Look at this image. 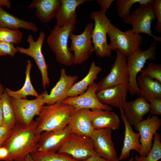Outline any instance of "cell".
<instances>
[{
	"mask_svg": "<svg viewBox=\"0 0 161 161\" xmlns=\"http://www.w3.org/2000/svg\"><path fill=\"white\" fill-rule=\"evenodd\" d=\"M36 129L34 120L27 126L17 122L3 145L8 151L4 161H25L28 154L38 150L41 134H36Z\"/></svg>",
	"mask_w": 161,
	"mask_h": 161,
	"instance_id": "6da1fadb",
	"label": "cell"
},
{
	"mask_svg": "<svg viewBox=\"0 0 161 161\" xmlns=\"http://www.w3.org/2000/svg\"><path fill=\"white\" fill-rule=\"evenodd\" d=\"M74 110L73 106L62 101L52 105L44 104L35 121L36 134L60 130L67 126Z\"/></svg>",
	"mask_w": 161,
	"mask_h": 161,
	"instance_id": "7a4b0ae2",
	"label": "cell"
},
{
	"mask_svg": "<svg viewBox=\"0 0 161 161\" xmlns=\"http://www.w3.org/2000/svg\"><path fill=\"white\" fill-rule=\"evenodd\" d=\"M75 25L69 23L61 27L56 25L47 38V43L55 54L56 60L65 66L73 64V54L69 51L67 45L71 34L75 29Z\"/></svg>",
	"mask_w": 161,
	"mask_h": 161,
	"instance_id": "3957f363",
	"label": "cell"
},
{
	"mask_svg": "<svg viewBox=\"0 0 161 161\" xmlns=\"http://www.w3.org/2000/svg\"><path fill=\"white\" fill-rule=\"evenodd\" d=\"M157 42L154 41L146 50L143 51L140 47L134 52L127 56L129 75L128 91L131 95L140 96L141 90L137 84V74L144 67L147 61L155 59Z\"/></svg>",
	"mask_w": 161,
	"mask_h": 161,
	"instance_id": "277c9868",
	"label": "cell"
},
{
	"mask_svg": "<svg viewBox=\"0 0 161 161\" xmlns=\"http://www.w3.org/2000/svg\"><path fill=\"white\" fill-rule=\"evenodd\" d=\"M107 35L112 50H117L126 56L134 52L142 43L143 38L140 34L131 30L122 31L111 23L108 27Z\"/></svg>",
	"mask_w": 161,
	"mask_h": 161,
	"instance_id": "5b68a950",
	"label": "cell"
},
{
	"mask_svg": "<svg viewBox=\"0 0 161 161\" xmlns=\"http://www.w3.org/2000/svg\"><path fill=\"white\" fill-rule=\"evenodd\" d=\"M90 17L95 21L92 34L94 52L99 57H109L112 50L107 43L106 36L110 20L106 14L100 10L92 11L90 14Z\"/></svg>",
	"mask_w": 161,
	"mask_h": 161,
	"instance_id": "8992f818",
	"label": "cell"
},
{
	"mask_svg": "<svg viewBox=\"0 0 161 161\" xmlns=\"http://www.w3.org/2000/svg\"><path fill=\"white\" fill-rule=\"evenodd\" d=\"M152 2L140 5L128 17L123 19V21L131 25V30L135 32L147 34L151 37L154 41L160 42L161 38L154 35L151 29L152 21L156 19Z\"/></svg>",
	"mask_w": 161,
	"mask_h": 161,
	"instance_id": "52a82bcc",
	"label": "cell"
},
{
	"mask_svg": "<svg viewBox=\"0 0 161 161\" xmlns=\"http://www.w3.org/2000/svg\"><path fill=\"white\" fill-rule=\"evenodd\" d=\"M44 91L33 100L10 97V101L17 122L24 126L30 125L35 116H38L44 102Z\"/></svg>",
	"mask_w": 161,
	"mask_h": 161,
	"instance_id": "ba28073f",
	"label": "cell"
},
{
	"mask_svg": "<svg viewBox=\"0 0 161 161\" xmlns=\"http://www.w3.org/2000/svg\"><path fill=\"white\" fill-rule=\"evenodd\" d=\"M94 25L92 22L87 24L83 32L80 34L72 33L69 38L71 45L70 52H74L73 64H80L89 58L94 52L92 40V34Z\"/></svg>",
	"mask_w": 161,
	"mask_h": 161,
	"instance_id": "9c48e42d",
	"label": "cell"
},
{
	"mask_svg": "<svg viewBox=\"0 0 161 161\" xmlns=\"http://www.w3.org/2000/svg\"><path fill=\"white\" fill-rule=\"evenodd\" d=\"M57 152L84 161L96 153L90 138L71 133Z\"/></svg>",
	"mask_w": 161,
	"mask_h": 161,
	"instance_id": "30bf717a",
	"label": "cell"
},
{
	"mask_svg": "<svg viewBox=\"0 0 161 161\" xmlns=\"http://www.w3.org/2000/svg\"><path fill=\"white\" fill-rule=\"evenodd\" d=\"M45 37V33L43 31H41L37 40L34 41L32 35L30 34L27 38V41L29 44L28 48L19 46L16 47L18 52L30 56L34 60L41 72L42 86L44 89L47 86H49L50 83L48 72V65L45 61L42 51Z\"/></svg>",
	"mask_w": 161,
	"mask_h": 161,
	"instance_id": "8fae6325",
	"label": "cell"
},
{
	"mask_svg": "<svg viewBox=\"0 0 161 161\" xmlns=\"http://www.w3.org/2000/svg\"><path fill=\"white\" fill-rule=\"evenodd\" d=\"M116 56L109 74L98 83L97 92L120 84H128L129 75L127 56L118 50Z\"/></svg>",
	"mask_w": 161,
	"mask_h": 161,
	"instance_id": "7c38bea8",
	"label": "cell"
},
{
	"mask_svg": "<svg viewBox=\"0 0 161 161\" xmlns=\"http://www.w3.org/2000/svg\"><path fill=\"white\" fill-rule=\"evenodd\" d=\"M97 89V83L94 82L83 94L76 97H68L62 101L72 106L75 109H85L112 111V106L103 104L99 100L96 95Z\"/></svg>",
	"mask_w": 161,
	"mask_h": 161,
	"instance_id": "4fadbf2b",
	"label": "cell"
},
{
	"mask_svg": "<svg viewBox=\"0 0 161 161\" xmlns=\"http://www.w3.org/2000/svg\"><path fill=\"white\" fill-rule=\"evenodd\" d=\"M112 129H94L90 138L94 150L100 157L111 161H119L112 137Z\"/></svg>",
	"mask_w": 161,
	"mask_h": 161,
	"instance_id": "5bb4252c",
	"label": "cell"
},
{
	"mask_svg": "<svg viewBox=\"0 0 161 161\" xmlns=\"http://www.w3.org/2000/svg\"><path fill=\"white\" fill-rule=\"evenodd\" d=\"M161 125V120L157 116L149 115L145 120L134 126L140 135L141 147L139 153L140 156H146L152 145L154 135Z\"/></svg>",
	"mask_w": 161,
	"mask_h": 161,
	"instance_id": "9a60e30c",
	"label": "cell"
},
{
	"mask_svg": "<svg viewBox=\"0 0 161 161\" xmlns=\"http://www.w3.org/2000/svg\"><path fill=\"white\" fill-rule=\"evenodd\" d=\"M100 110L75 109L68 125L71 133L90 138L95 129L92 124V119Z\"/></svg>",
	"mask_w": 161,
	"mask_h": 161,
	"instance_id": "2e32d148",
	"label": "cell"
},
{
	"mask_svg": "<svg viewBox=\"0 0 161 161\" xmlns=\"http://www.w3.org/2000/svg\"><path fill=\"white\" fill-rule=\"evenodd\" d=\"M78 78L77 75H67L66 70L64 68L61 69L59 79L51 90L50 94H48L46 90L44 91L45 104H53L65 99L69 89Z\"/></svg>",
	"mask_w": 161,
	"mask_h": 161,
	"instance_id": "e0dca14e",
	"label": "cell"
},
{
	"mask_svg": "<svg viewBox=\"0 0 161 161\" xmlns=\"http://www.w3.org/2000/svg\"><path fill=\"white\" fill-rule=\"evenodd\" d=\"M71 133L68 126L60 130L42 132L38 142V150L56 152Z\"/></svg>",
	"mask_w": 161,
	"mask_h": 161,
	"instance_id": "ac0fdd59",
	"label": "cell"
},
{
	"mask_svg": "<svg viewBox=\"0 0 161 161\" xmlns=\"http://www.w3.org/2000/svg\"><path fill=\"white\" fill-rule=\"evenodd\" d=\"M128 84H120L97 92V97L103 104L123 109L127 102Z\"/></svg>",
	"mask_w": 161,
	"mask_h": 161,
	"instance_id": "d6986e66",
	"label": "cell"
},
{
	"mask_svg": "<svg viewBox=\"0 0 161 161\" xmlns=\"http://www.w3.org/2000/svg\"><path fill=\"white\" fill-rule=\"evenodd\" d=\"M121 117L125 126V131L123 146L121 154L118 158L120 160L125 159L130 156V151L134 150L139 153L141 144L139 140V133H136L133 130L131 126L129 124L124 114L123 109H120Z\"/></svg>",
	"mask_w": 161,
	"mask_h": 161,
	"instance_id": "ffe728a7",
	"label": "cell"
},
{
	"mask_svg": "<svg viewBox=\"0 0 161 161\" xmlns=\"http://www.w3.org/2000/svg\"><path fill=\"white\" fill-rule=\"evenodd\" d=\"M149 103L140 97L126 102L123 109L124 114L129 124L134 126L143 120L144 116L149 112Z\"/></svg>",
	"mask_w": 161,
	"mask_h": 161,
	"instance_id": "44dd1931",
	"label": "cell"
},
{
	"mask_svg": "<svg viewBox=\"0 0 161 161\" xmlns=\"http://www.w3.org/2000/svg\"><path fill=\"white\" fill-rule=\"evenodd\" d=\"M88 0H61V5L56 13V25L62 27L69 23L75 24L76 22V10L79 5Z\"/></svg>",
	"mask_w": 161,
	"mask_h": 161,
	"instance_id": "7402d4cb",
	"label": "cell"
},
{
	"mask_svg": "<svg viewBox=\"0 0 161 161\" xmlns=\"http://www.w3.org/2000/svg\"><path fill=\"white\" fill-rule=\"evenodd\" d=\"M61 0H34L27 7L36 9V16L41 22L48 23L55 17Z\"/></svg>",
	"mask_w": 161,
	"mask_h": 161,
	"instance_id": "603a6c76",
	"label": "cell"
},
{
	"mask_svg": "<svg viewBox=\"0 0 161 161\" xmlns=\"http://www.w3.org/2000/svg\"><path fill=\"white\" fill-rule=\"evenodd\" d=\"M0 27L13 30L22 28L35 32H37L38 30L35 23L21 19L7 12L0 7Z\"/></svg>",
	"mask_w": 161,
	"mask_h": 161,
	"instance_id": "cb8c5ba5",
	"label": "cell"
},
{
	"mask_svg": "<svg viewBox=\"0 0 161 161\" xmlns=\"http://www.w3.org/2000/svg\"><path fill=\"white\" fill-rule=\"evenodd\" d=\"M102 69V68L97 66L93 61L87 74L82 79L72 85L68 92L66 98L77 96L84 93L97 78L98 74Z\"/></svg>",
	"mask_w": 161,
	"mask_h": 161,
	"instance_id": "d4e9b609",
	"label": "cell"
},
{
	"mask_svg": "<svg viewBox=\"0 0 161 161\" xmlns=\"http://www.w3.org/2000/svg\"><path fill=\"white\" fill-rule=\"evenodd\" d=\"M95 129H109L117 130L120 126V120L114 112L100 110L93 117L91 121Z\"/></svg>",
	"mask_w": 161,
	"mask_h": 161,
	"instance_id": "484cf974",
	"label": "cell"
},
{
	"mask_svg": "<svg viewBox=\"0 0 161 161\" xmlns=\"http://www.w3.org/2000/svg\"><path fill=\"white\" fill-rule=\"evenodd\" d=\"M137 79L141 90L140 97L144 99L150 96L161 98V83L145 75H140Z\"/></svg>",
	"mask_w": 161,
	"mask_h": 161,
	"instance_id": "4316f807",
	"label": "cell"
},
{
	"mask_svg": "<svg viewBox=\"0 0 161 161\" xmlns=\"http://www.w3.org/2000/svg\"><path fill=\"white\" fill-rule=\"evenodd\" d=\"M32 66L31 61L28 60L25 71V80L21 89L17 91H14L8 88H6L5 91L10 97L26 99L27 98V96L29 95L36 97L39 96V94L34 89L31 81L30 72Z\"/></svg>",
	"mask_w": 161,
	"mask_h": 161,
	"instance_id": "83f0119b",
	"label": "cell"
},
{
	"mask_svg": "<svg viewBox=\"0 0 161 161\" xmlns=\"http://www.w3.org/2000/svg\"><path fill=\"white\" fill-rule=\"evenodd\" d=\"M1 100L3 114V126L11 130L17 123L16 118L11 105L10 97L5 91Z\"/></svg>",
	"mask_w": 161,
	"mask_h": 161,
	"instance_id": "f1b7e54d",
	"label": "cell"
},
{
	"mask_svg": "<svg viewBox=\"0 0 161 161\" xmlns=\"http://www.w3.org/2000/svg\"><path fill=\"white\" fill-rule=\"evenodd\" d=\"M30 154L35 161H83L65 154L52 151L37 150Z\"/></svg>",
	"mask_w": 161,
	"mask_h": 161,
	"instance_id": "f546056e",
	"label": "cell"
},
{
	"mask_svg": "<svg viewBox=\"0 0 161 161\" xmlns=\"http://www.w3.org/2000/svg\"><path fill=\"white\" fill-rule=\"evenodd\" d=\"M154 142L150 151L146 156H136V161H158L161 158V142L160 134L156 132L154 135Z\"/></svg>",
	"mask_w": 161,
	"mask_h": 161,
	"instance_id": "4dcf8cb0",
	"label": "cell"
},
{
	"mask_svg": "<svg viewBox=\"0 0 161 161\" xmlns=\"http://www.w3.org/2000/svg\"><path fill=\"white\" fill-rule=\"evenodd\" d=\"M152 0H117L116 1L118 16L123 19L128 17L131 13L132 6L137 3L140 5L151 3Z\"/></svg>",
	"mask_w": 161,
	"mask_h": 161,
	"instance_id": "1f68e13d",
	"label": "cell"
},
{
	"mask_svg": "<svg viewBox=\"0 0 161 161\" xmlns=\"http://www.w3.org/2000/svg\"><path fill=\"white\" fill-rule=\"evenodd\" d=\"M23 37V33L18 30L0 27V41L18 45L21 42Z\"/></svg>",
	"mask_w": 161,
	"mask_h": 161,
	"instance_id": "d6a6232c",
	"label": "cell"
},
{
	"mask_svg": "<svg viewBox=\"0 0 161 161\" xmlns=\"http://www.w3.org/2000/svg\"><path fill=\"white\" fill-rule=\"evenodd\" d=\"M140 72V75L148 76L161 83V64L149 63Z\"/></svg>",
	"mask_w": 161,
	"mask_h": 161,
	"instance_id": "836d02e7",
	"label": "cell"
},
{
	"mask_svg": "<svg viewBox=\"0 0 161 161\" xmlns=\"http://www.w3.org/2000/svg\"><path fill=\"white\" fill-rule=\"evenodd\" d=\"M17 52L18 50L14 44L0 41V57L8 55L13 57Z\"/></svg>",
	"mask_w": 161,
	"mask_h": 161,
	"instance_id": "e575fe53",
	"label": "cell"
},
{
	"mask_svg": "<svg viewBox=\"0 0 161 161\" xmlns=\"http://www.w3.org/2000/svg\"><path fill=\"white\" fill-rule=\"evenodd\" d=\"M157 23L155 30L158 33L161 32V0H152V2Z\"/></svg>",
	"mask_w": 161,
	"mask_h": 161,
	"instance_id": "d590c367",
	"label": "cell"
},
{
	"mask_svg": "<svg viewBox=\"0 0 161 161\" xmlns=\"http://www.w3.org/2000/svg\"><path fill=\"white\" fill-rule=\"evenodd\" d=\"M150 102V114L153 115H161V98L155 97Z\"/></svg>",
	"mask_w": 161,
	"mask_h": 161,
	"instance_id": "8d00e7d4",
	"label": "cell"
},
{
	"mask_svg": "<svg viewBox=\"0 0 161 161\" xmlns=\"http://www.w3.org/2000/svg\"><path fill=\"white\" fill-rule=\"evenodd\" d=\"M11 130L3 126H0V148L2 146L5 140L10 134Z\"/></svg>",
	"mask_w": 161,
	"mask_h": 161,
	"instance_id": "74e56055",
	"label": "cell"
},
{
	"mask_svg": "<svg viewBox=\"0 0 161 161\" xmlns=\"http://www.w3.org/2000/svg\"><path fill=\"white\" fill-rule=\"evenodd\" d=\"M114 0H98L97 2L99 5L101 11L106 14Z\"/></svg>",
	"mask_w": 161,
	"mask_h": 161,
	"instance_id": "f35d334b",
	"label": "cell"
},
{
	"mask_svg": "<svg viewBox=\"0 0 161 161\" xmlns=\"http://www.w3.org/2000/svg\"><path fill=\"white\" fill-rule=\"evenodd\" d=\"M83 161H111L103 158L96 153L89 157Z\"/></svg>",
	"mask_w": 161,
	"mask_h": 161,
	"instance_id": "ab89813d",
	"label": "cell"
},
{
	"mask_svg": "<svg viewBox=\"0 0 161 161\" xmlns=\"http://www.w3.org/2000/svg\"><path fill=\"white\" fill-rule=\"evenodd\" d=\"M8 151L5 148L2 146L0 148V160L4 161L7 157Z\"/></svg>",
	"mask_w": 161,
	"mask_h": 161,
	"instance_id": "60d3db41",
	"label": "cell"
},
{
	"mask_svg": "<svg viewBox=\"0 0 161 161\" xmlns=\"http://www.w3.org/2000/svg\"><path fill=\"white\" fill-rule=\"evenodd\" d=\"M6 6L8 9L10 8L11 4L10 1L8 0H0V7H3Z\"/></svg>",
	"mask_w": 161,
	"mask_h": 161,
	"instance_id": "b9f144b4",
	"label": "cell"
},
{
	"mask_svg": "<svg viewBox=\"0 0 161 161\" xmlns=\"http://www.w3.org/2000/svg\"><path fill=\"white\" fill-rule=\"evenodd\" d=\"M3 114L2 110L1 102L0 100V126H3Z\"/></svg>",
	"mask_w": 161,
	"mask_h": 161,
	"instance_id": "7bdbcfd3",
	"label": "cell"
},
{
	"mask_svg": "<svg viewBox=\"0 0 161 161\" xmlns=\"http://www.w3.org/2000/svg\"><path fill=\"white\" fill-rule=\"evenodd\" d=\"M5 89L3 85L0 83V100L2 94L5 91Z\"/></svg>",
	"mask_w": 161,
	"mask_h": 161,
	"instance_id": "ee69618b",
	"label": "cell"
},
{
	"mask_svg": "<svg viewBox=\"0 0 161 161\" xmlns=\"http://www.w3.org/2000/svg\"><path fill=\"white\" fill-rule=\"evenodd\" d=\"M25 161H35L30 154H28L26 157Z\"/></svg>",
	"mask_w": 161,
	"mask_h": 161,
	"instance_id": "f6af8a7d",
	"label": "cell"
},
{
	"mask_svg": "<svg viewBox=\"0 0 161 161\" xmlns=\"http://www.w3.org/2000/svg\"><path fill=\"white\" fill-rule=\"evenodd\" d=\"M134 159V158L132 157V156H131V157L130 158V159H129V161H132V160Z\"/></svg>",
	"mask_w": 161,
	"mask_h": 161,
	"instance_id": "bcb514c9",
	"label": "cell"
},
{
	"mask_svg": "<svg viewBox=\"0 0 161 161\" xmlns=\"http://www.w3.org/2000/svg\"><path fill=\"white\" fill-rule=\"evenodd\" d=\"M132 161H136L134 159L132 160Z\"/></svg>",
	"mask_w": 161,
	"mask_h": 161,
	"instance_id": "7dc6e473",
	"label": "cell"
},
{
	"mask_svg": "<svg viewBox=\"0 0 161 161\" xmlns=\"http://www.w3.org/2000/svg\"></svg>",
	"mask_w": 161,
	"mask_h": 161,
	"instance_id": "c3c4849f",
	"label": "cell"
},
{
	"mask_svg": "<svg viewBox=\"0 0 161 161\" xmlns=\"http://www.w3.org/2000/svg\"><path fill=\"white\" fill-rule=\"evenodd\" d=\"M160 161H161L160 160Z\"/></svg>",
	"mask_w": 161,
	"mask_h": 161,
	"instance_id": "681fc988",
	"label": "cell"
}]
</instances>
